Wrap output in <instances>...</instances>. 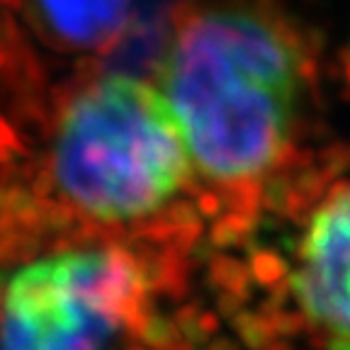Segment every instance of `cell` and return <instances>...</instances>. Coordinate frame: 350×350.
<instances>
[{
	"label": "cell",
	"mask_w": 350,
	"mask_h": 350,
	"mask_svg": "<svg viewBox=\"0 0 350 350\" xmlns=\"http://www.w3.org/2000/svg\"><path fill=\"white\" fill-rule=\"evenodd\" d=\"M306 54L268 0H187L159 66V90L192 168L219 185L253 183L287 148Z\"/></svg>",
	"instance_id": "cell-1"
},
{
	"label": "cell",
	"mask_w": 350,
	"mask_h": 350,
	"mask_svg": "<svg viewBox=\"0 0 350 350\" xmlns=\"http://www.w3.org/2000/svg\"><path fill=\"white\" fill-rule=\"evenodd\" d=\"M49 165L61 200L103 224L156 214L192 170L183 131L156 83L126 73L93 78L66 100Z\"/></svg>",
	"instance_id": "cell-2"
},
{
	"label": "cell",
	"mask_w": 350,
	"mask_h": 350,
	"mask_svg": "<svg viewBox=\"0 0 350 350\" xmlns=\"http://www.w3.org/2000/svg\"><path fill=\"white\" fill-rule=\"evenodd\" d=\"M137 260L120 248L44 256L8 280L0 350H107L144 301Z\"/></svg>",
	"instance_id": "cell-3"
},
{
	"label": "cell",
	"mask_w": 350,
	"mask_h": 350,
	"mask_svg": "<svg viewBox=\"0 0 350 350\" xmlns=\"http://www.w3.org/2000/svg\"><path fill=\"white\" fill-rule=\"evenodd\" d=\"M292 290L314 326L350 340V185L336 190L309 219Z\"/></svg>",
	"instance_id": "cell-4"
},
{
	"label": "cell",
	"mask_w": 350,
	"mask_h": 350,
	"mask_svg": "<svg viewBox=\"0 0 350 350\" xmlns=\"http://www.w3.org/2000/svg\"><path fill=\"white\" fill-rule=\"evenodd\" d=\"M42 29L71 49H103L129 20V0H29Z\"/></svg>",
	"instance_id": "cell-5"
}]
</instances>
